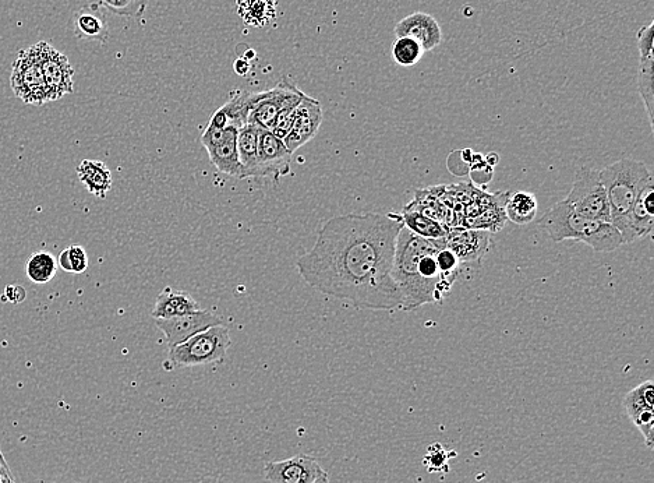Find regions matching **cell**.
Masks as SVG:
<instances>
[{
  "mask_svg": "<svg viewBox=\"0 0 654 483\" xmlns=\"http://www.w3.org/2000/svg\"><path fill=\"white\" fill-rule=\"evenodd\" d=\"M401 214H346L318 229L316 243L296 262L306 284L356 309H402L392 277Z\"/></svg>",
  "mask_w": 654,
  "mask_h": 483,
  "instance_id": "cell-1",
  "label": "cell"
},
{
  "mask_svg": "<svg viewBox=\"0 0 654 483\" xmlns=\"http://www.w3.org/2000/svg\"><path fill=\"white\" fill-rule=\"evenodd\" d=\"M445 246L444 239H426L403 227L397 238L392 277L403 296V310H413L429 303L443 301L451 291L437 263V255Z\"/></svg>",
  "mask_w": 654,
  "mask_h": 483,
  "instance_id": "cell-2",
  "label": "cell"
},
{
  "mask_svg": "<svg viewBox=\"0 0 654 483\" xmlns=\"http://www.w3.org/2000/svg\"><path fill=\"white\" fill-rule=\"evenodd\" d=\"M537 224L555 243L582 242L596 253L613 252L625 245L620 232L611 222L576 213L564 200L554 204Z\"/></svg>",
  "mask_w": 654,
  "mask_h": 483,
  "instance_id": "cell-3",
  "label": "cell"
},
{
  "mask_svg": "<svg viewBox=\"0 0 654 483\" xmlns=\"http://www.w3.org/2000/svg\"><path fill=\"white\" fill-rule=\"evenodd\" d=\"M652 176L645 162L631 158H622L600 171L610 204L611 224L620 234L636 197Z\"/></svg>",
  "mask_w": 654,
  "mask_h": 483,
  "instance_id": "cell-4",
  "label": "cell"
},
{
  "mask_svg": "<svg viewBox=\"0 0 654 483\" xmlns=\"http://www.w3.org/2000/svg\"><path fill=\"white\" fill-rule=\"evenodd\" d=\"M231 345L228 327L218 324L169 349L165 365H171V369L194 368L212 363L219 365L225 361L226 352Z\"/></svg>",
  "mask_w": 654,
  "mask_h": 483,
  "instance_id": "cell-5",
  "label": "cell"
},
{
  "mask_svg": "<svg viewBox=\"0 0 654 483\" xmlns=\"http://www.w3.org/2000/svg\"><path fill=\"white\" fill-rule=\"evenodd\" d=\"M10 86L16 97L24 104L41 107L49 102L48 88L45 84L37 44L23 49L17 55L12 66V74H10Z\"/></svg>",
  "mask_w": 654,
  "mask_h": 483,
  "instance_id": "cell-6",
  "label": "cell"
},
{
  "mask_svg": "<svg viewBox=\"0 0 654 483\" xmlns=\"http://www.w3.org/2000/svg\"><path fill=\"white\" fill-rule=\"evenodd\" d=\"M564 202L574 208L576 213L595 220L611 222L610 204L600 178V171L582 168L576 174L574 186Z\"/></svg>",
  "mask_w": 654,
  "mask_h": 483,
  "instance_id": "cell-7",
  "label": "cell"
},
{
  "mask_svg": "<svg viewBox=\"0 0 654 483\" xmlns=\"http://www.w3.org/2000/svg\"><path fill=\"white\" fill-rule=\"evenodd\" d=\"M238 133L239 128L236 126L218 129L208 125L201 135L200 141L207 150L211 164L221 174L243 179V169L238 153Z\"/></svg>",
  "mask_w": 654,
  "mask_h": 483,
  "instance_id": "cell-8",
  "label": "cell"
},
{
  "mask_svg": "<svg viewBox=\"0 0 654 483\" xmlns=\"http://www.w3.org/2000/svg\"><path fill=\"white\" fill-rule=\"evenodd\" d=\"M304 95L306 94L288 79L279 81L277 86L268 90L253 93L252 109L247 123H254L258 128L271 132L279 112L292 102L302 101Z\"/></svg>",
  "mask_w": 654,
  "mask_h": 483,
  "instance_id": "cell-9",
  "label": "cell"
},
{
  "mask_svg": "<svg viewBox=\"0 0 654 483\" xmlns=\"http://www.w3.org/2000/svg\"><path fill=\"white\" fill-rule=\"evenodd\" d=\"M40 51L42 72H44L45 84H47L49 102L58 101L67 94L74 91V69L69 59L58 49L52 47L48 42L41 41L37 44Z\"/></svg>",
  "mask_w": 654,
  "mask_h": 483,
  "instance_id": "cell-10",
  "label": "cell"
},
{
  "mask_svg": "<svg viewBox=\"0 0 654 483\" xmlns=\"http://www.w3.org/2000/svg\"><path fill=\"white\" fill-rule=\"evenodd\" d=\"M324 472L316 458L306 454L288 460L268 461L264 465V478L268 483H314Z\"/></svg>",
  "mask_w": 654,
  "mask_h": 483,
  "instance_id": "cell-11",
  "label": "cell"
},
{
  "mask_svg": "<svg viewBox=\"0 0 654 483\" xmlns=\"http://www.w3.org/2000/svg\"><path fill=\"white\" fill-rule=\"evenodd\" d=\"M155 324L164 333L169 349H172L176 345L185 343L201 331L224 324V320L214 313L201 309L200 312L192 313V315L172 317V319H155Z\"/></svg>",
  "mask_w": 654,
  "mask_h": 483,
  "instance_id": "cell-12",
  "label": "cell"
},
{
  "mask_svg": "<svg viewBox=\"0 0 654 483\" xmlns=\"http://www.w3.org/2000/svg\"><path fill=\"white\" fill-rule=\"evenodd\" d=\"M654 383L653 380H646L629 391L622 401V407L627 412L629 421L634 423L639 432L642 433L645 444L653 446V414Z\"/></svg>",
  "mask_w": 654,
  "mask_h": 483,
  "instance_id": "cell-13",
  "label": "cell"
},
{
  "mask_svg": "<svg viewBox=\"0 0 654 483\" xmlns=\"http://www.w3.org/2000/svg\"><path fill=\"white\" fill-rule=\"evenodd\" d=\"M324 111L320 101L314 100L309 95H304L302 102L298 105L293 118L291 132L285 137L284 143L291 153L298 151L304 144L317 136L323 123Z\"/></svg>",
  "mask_w": 654,
  "mask_h": 483,
  "instance_id": "cell-14",
  "label": "cell"
},
{
  "mask_svg": "<svg viewBox=\"0 0 654 483\" xmlns=\"http://www.w3.org/2000/svg\"><path fill=\"white\" fill-rule=\"evenodd\" d=\"M258 157H260L261 178L278 181L292 172L291 151L285 146L284 140L278 139L270 130L260 128Z\"/></svg>",
  "mask_w": 654,
  "mask_h": 483,
  "instance_id": "cell-15",
  "label": "cell"
},
{
  "mask_svg": "<svg viewBox=\"0 0 654 483\" xmlns=\"http://www.w3.org/2000/svg\"><path fill=\"white\" fill-rule=\"evenodd\" d=\"M654 23L643 26L638 33L639 66L638 91L648 114L650 128L654 129Z\"/></svg>",
  "mask_w": 654,
  "mask_h": 483,
  "instance_id": "cell-16",
  "label": "cell"
},
{
  "mask_svg": "<svg viewBox=\"0 0 654 483\" xmlns=\"http://www.w3.org/2000/svg\"><path fill=\"white\" fill-rule=\"evenodd\" d=\"M654 227V178L643 186L634 206L631 208L627 222L622 228L621 236L624 243H634L638 239L652 234Z\"/></svg>",
  "mask_w": 654,
  "mask_h": 483,
  "instance_id": "cell-17",
  "label": "cell"
},
{
  "mask_svg": "<svg viewBox=\"0 0 654 483\" xmlns=\"http://www.w3.org/2000/svg\"><path fill=\"white\" fill-rule=\"evenodd\" d=\"M395 37H408L419 42L424 52L434 51L443 42V28L436 17L416 12L403 17L395 26Z\"/></svg>",
  "mask_w": 654,
  "mask_h": 483,
  "instance_id": "cell-18",
  "label": "cell"
},
{
  "mask_svg": "<svg viewBox=\"0 0 654 483\" xmlns=\"http://www.w3.org/2000/svg\"><path fill=\"white\" fill-rule=\"evenodd\" d=\"M445 246L461 263H476L489 252L490 234L486 229L452 227L445 236Z\"/></svg>",
  "mask_w": 654,
  "mask_h": 483,
  "instance_id": "cell-19",
  "label": "cell"
},
{
  "mask_svg": "<svg viewBox=\"0 0 654 483\" xmlns=\"http://www.w3.org/2000/svg\"><path fill=\"white\" fill-rule=\"evenodd\" d=\"M73 31L79 40L98 41L105 44L109 38L108 20L104 9L100 6L88 5L80 7L73 14Z\"/></svg>",
  "mask_w": 654,
  "mask_h": 483,
  "instance_id": "cell-20",
  "label": "cell"
},
{
  "mask_svg": "<svg viewBox=\"0 0 654 483\" xmlns=\"http://www.w3.org/2000/svg\"><path fill=\"white\" fill-rule=\"evenodd\" d=\"M200 310L199 302L189 292L166 287L157 296L151 316L154 319H172V317L192 315Z\"/></svg>",
  "mask_w": 654,
  "mask_h": 483,
  "instance_id": "cell-21",
  "label": "cell"
},
{
  "mask_svg": "<svg viewBox=\"0 0 654 483\" xmlns=\"http://www.w3.org/2000/svg\"><path fill=\"white\" fill-rule=\"evenodd\" d=\"M253 93L250 91H233L231 100L222 105L221 108L211 116L208 125L212 128L224 129L226 126L242 128L249 121L250 109H252Z\"/></svg>",
  "mask_w": 654,
  "mask_h": 483,
  "instance_id": "cell-22",
  "label": "cell"
},
{
  "mask_svg": "<svg viewBox=\"0 0 654 483\" xmlns=\"http://www.w3.org/2000/svg\"><path fill=\"white\" fill-rule=\"evenodd\" d=\"M258 137H260V128L254 123H246L239 129L238 153L243 169V179L261 178Z\"/></svg>",
  "mask_w": 654,
  "mask_h": 483,
  "instance_id": "cell-23",
  "label": "cell"
},
{
  "mask_svg": "<svg viewBox=\"0 0 654 483\" xmlns=\"http://www.w3.org/2000/svg\"><path fill=\"white\" fill-rule=\"evenodd\" d=\"M77 176L84 188L94 195L105 199L106 195L111 192L113 179L111 169L106 167L105 162L97 160L81 161L77 167Z\"/></svg>",
  "mask_w": 654,
  "mask_h": 483,
  "instance_id": "cell-24",
  "label": "cell"
},
{
  "mask_svg": "<svg viewBox=\"0 0 654 483\" xmlns=\"http://www.w3.org/2000/svg\"><path fill=\"white\" fill-rule=\"evenodd\" d=\"M236 13L246 26L263 28L277 19L275 0H236Z\"/></svg>",
  "mask_w": 654,
  "mask_h": 483,
  "instance_id": "cell-25",
  "label": "cell"
},
{
  "mask_svg": "<svg viewBox=\"0 0 654 483\" xmlns=\"http://www.w3.org/2000/svg\"><path fill=\"white\" fill-rule=\"evenodd\" d=\"M401 218L403 227L408 228L413 234L426 239H444L451 229L445 227L441 222L433 220V218L427 217V215L413 210V208L408 206L403 208Z\"/></svg>",
  "mask_w": 654,
  "mask_h": 483,
  "instance_id": "cell-26",
  "label": "cell"
},
{
  "mask_svg": "<svg viewBox=\"0 0 654 483\" xmlns=\"http://www.w3.org/2000/svg\"><path fill=\"white\" fill-rule=\"evenodd\" d=\"M537 199L533 193L530 192H516L507 197L505 202L504 213L509 221L518 225L530 224L536 220Z\"/></svg>",
  "mask_w": 654,
  "mask_h": 483,
  "instance_id": "cell-27",
  "label": "cell"
},
{
  "mask_svg": "<svg viewBox=\"0 0 654 483\" xmlns=\"http://www.w3.org/2000/svg\"><path fill=\"white\" fill-rule=\"evenodd\" d=\"M58 260L52 253L47 250L34 253L30 256L26 264V274L28 280L34 284H47V282L55 278L58 273Z\"/></svg>",
  "mask_w": 654,
  "mask_h": 483,
  "instance_id": "cell-28",
  "label": "cell"
},
{
  "mask_svg": "<svg viewBox=\"0 0 654 483\" xmlns=\"http://www.w3.org/2000/svg\"><path fill=\"white\" fill-rule=\"evenodd\" d=\"M392 59L402 68H412L423 58L424 49L419 42L408 37H399L392 44Z\"/></svg>",
  "mask_w": 654,
  "mask_h": 483,
  "instance_id": "cell-29",
  "label": "cell"
},
{
  "mask_svg": "<svg viewBox=\"0 0 654 483\" xmlns=\"http://www.w3.org/2000/svg\"><path fill=\"white\" fill-rule=\"evenodd\" d=\"M88 3L100 6L116 16L140 19L146 13L148 0H90Z\"/></svg>",
  "mask_w": 654,
  "mask_h": 483,
  "instance_id": "cell-30",
  "label": "cell"
},
{
  "mask_svg": "<svg viewBox=\"0 0 654 483\" xmlns=\"http://www.w3.org/2000/svg\"><path fill=\"white\" fill-rule=\"evenodd\" d=\"M456 457V451L445 450L440 443L430 444L426 457L423 458V465L431 474L445 475L450 472L448 461Z\"/></svg>",
  "mask_w": 654,
  "mask_h": 483,
  "instance_id": "cell-31",
  "label": "cell"
},
{
  "mask_svg": "<svg viewBox=\"0 0 654 483\" xmlns=\"http://www.w3.org/2000/svg\"><path fill=\"white\" fill-rule=\"evenodd\" d=\"M58 266L66 273L83 274L88 269V255L83 246L72 245L58 257Z\"/></svg>",
  "mask_w": 654,
  "mask_h": 483,
  "instance_id": "cell-32",
  "label": "cell"
},
{
  "mask_svg": "<svg viewBox=\"0 0 654 483\" xmlns=\"http://www.w3.org/2000/svg\"><path fill=\"white\" fill-rule=\"evenodd\" d=\"M438 267H440L441 273L445 277V280L454 284L456 278L461 274L462 263L458 257L455 256L454 252H451L447 246H444L443 249L438 252L437 255Z\"/></svg>",
  "mask_w": 654,
  "mask_h": 483,
  "instance_id": "cell-33",
  "label": "cell"
},
{
  "mask_svg": "<svg viewBox=\"0 0 654 483\" xmlns=\"http://www.w3.org/2000/svg\"><path fill=\"white\" fill-rule=\"evenodd\" d=\"M26 296H27L26 289L20 287V285H7L5 289V294H3V301L20 303V302H24Z\"/></svg>",
  "mask_w": 654,
  "mask_h": 483,
  "instance_id": "cell-34",
  "label": "cell"
},
{
  "mask_svg": "<svg viewBox=\"0 0 654 483\" xmlns=\"http://www.w3.org/2000/svg\"><path fill=\"white\" fill-rule=\"evenodd\" d=\"M249 70L250 62L246 61V59H238V61L235 62V72L238 73L239 76H245Z\"/></svg>",
  "mask_w": 654,
  "mask_h": 483,
  "instance_id": "cell-35",
  "label": "cell"
},
{
  "mask_svg": "<svg viewBox=\"0 0 654 483\" xmlns=\"http://www.w3.org/2000/svg\"><path fill=\"white\" fill-rule=\"evenodd\" d=\"M13 478L12 471L9 467H0V483L7 481V479Z\"/></svg>",
  "mask_w": 654,
  "mask_h": 483,
  "instance_id": "cell-36",
  "label": "cell"
},
{
  "mask_svg": "<svg viewBox=\"0 0 654 483\" xmlns=\"http://www.w3.org/2000/svg\"><path fill=\"white\" fill-rule=\"evenodd\" d=\"M314 483H330V478H328L327 472H324V474Z\"/></svg>",
  "mask_w": 654,
  "mask_h": 483,
  "instance_id": "cell-37",
  "label": "cell"
},
{
  "mask_svg": "<svg viewBox=\"0 0 654 483\" xmlns=\"http://www.w3.org/2000/svg\"><path fill=\"white\" fill-rule=\"evenodd\" d=\"M0 467H9L6 463L5 457H3L2 450H0Z\"/></svg>",
  "mask_w": 654,
  "mask_h": 483,
  "instance_id": "cell-38",
  "label": "cell"
},
{
  "mask_svg": "<svg viewBox=\"0 0 654 483\" xmlns=\"http://www.w3.org/2000/svg\"><path fill=\"white\" fill-rule=\"evenodd\" d=\"M2 483H16V481H14V478H10V479H7V481L2 482Z\"/></svg>",
  "mask_w": 654,
  "mask_h": 483,
  "instance_id": "cell-39",
  "label": "cell"
}]
</instances>
